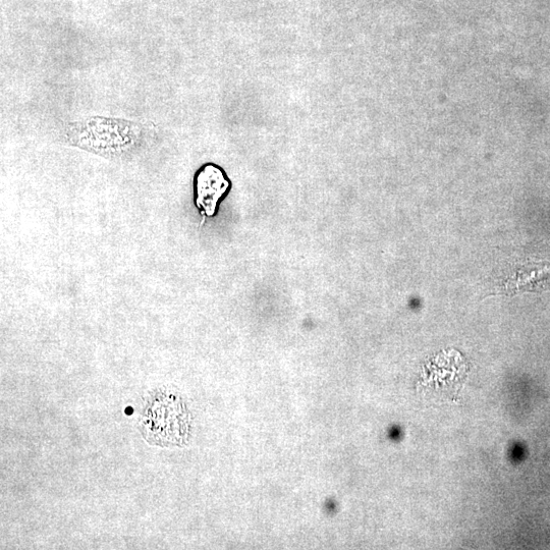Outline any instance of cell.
Masks as SVG:
<instances>
[{
	"label": "cell",
	"instance_id": "obj_4",
	"mask_svg": "<svg viewBox=\"0 0 550 550\" xmlns=\"http://www.w3.org/2000/svg\"><path fill=\"white\" fill-rule=\"evenodd\" d=\"M550 273V265H544L539 268H535L529 271H522L517 275L516 280H513L507 284L509 291L516 293L520 290H529L532 287L538 285L537 283L547 277Z\"/></svg>",
	"mask_w": 550,
	"mask_h": 550
},
{
	"label": "cell",
	"instance_id": "obj_1",
	"mask_svg": "<svg viewBox=\"0 0 550 550\" xmlns=\"http://www.w3.org/2000/svg\"><path fill=\"white\" fill-rule=\"evenodd\" d=\"M66 137L72 146L106 158H120L138 148L143 128L127 120L94 117L71 124Z\"/></svg>",
	"mask_w": 550,
	"mask_h": 550
},
{
	"label": "cell",
	"instance_id": "obj_3",
	"mask_svg": "<svg viewBox=\"0 0 550 550\" xmlns=\"http://www.w3.org/2000/svg\"><path fill=\"white\" fill-rule=\"evenodd\" d=\"M230 188L226 175L214 164H207L196 176V204L207 216L215 214L217 204Z\"/></svg>",
	"mask_w": 550,
	"mask_h": 550
},
{
	"label": "cell",
	"instance_id": "obj_5",
	"mask_svg": "<svg viewBox=\"0 0 550 550\" xmlns=\"http://www.w3.org/2000/svg\"><path fill=\"white\" fill-rule=\"evenodd\" d=\"M132 412H133V410L131 409V407L128 411H126V413H128V414H131Z\"/></svg>",
	"mask_w": 550,
	"mask_h": 550
},
{
	"label": "cell",
	"instance_id": "obj_2",
	"mask_svg": "<svg viewBox=\"0 0 550 550\" xmlns=\"http://www.w3.org/2000/svg\"><path fill=\"white\" fill-rule=\"evenodd\" d=\"M466 366L458 352H445L432 359L424 368V384L440 390L455 391L463 383Z\"/></svg>",
	"mask_w": 550,
	"mask_h": 550
}]
</instances>
